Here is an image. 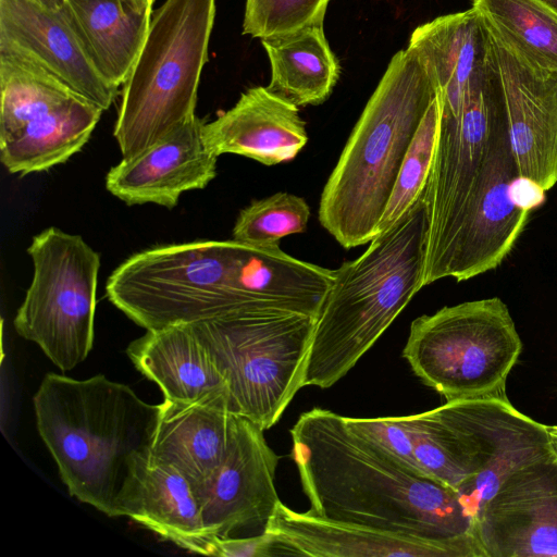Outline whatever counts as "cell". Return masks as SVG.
Segmentation results:
<instances>
[{"instance_id":"obj_27","label":"cell","mask_w":557,"mask_h":557,"mask_svg":"<svg viewBox=\"0 0 557 557\" xmlns=\"http://www.w3.org/2000/svg\"><path fill=\"white\" fill-rule=\"evenodd\" d=\"M483 25L529 63L557 72V13L541 0H472Z\"/></svg>"},{"instance_id":"obj_4","label":"cell","mask_w":557,"mask_h":557,"mask_svg":"<svg viewBox=\"0 0 557 557\" xmlns=\"http://www.w3.org/2000/svg\"><path fill=\"white\" fill-rule=\"evenodd\" d=\"M436 95L417 53L406 48L392 58L321 194L320 223L343 247L375 236L403 160Z\"/></svg>"},{"instance_id":"obj_28","label":"cell","mask_w":557,"mask_h":557,"mask_svg":"<svg viewBox=\"0 0 557 557\" xmlns=\"http://www.w3.org/2000/svg\"><path fill=\"white\" fill-rule=\"evenodd\" d=\"M399 419L410 435L420 471L459 493L470 481L472 469L451 430L432 410Z\"/></svg>"},{"instance_id":"obj_21","label":"cell","mask_w":557,"mask_h":557,"mask_svg":"<svg viewBox=\"0 0 557 557\" xmlns=\"http://www.w3.org/2000/svg\"><path fill=\"white\" fill-rule=\"evenodd\" d=\"M121 516L193 553L200 554L207 541L191 482L150 451L136 462L121 500Z\"/></svg>"},{"instance_id":"obj_17","label":"cell","mask_w":557,"mask_h":557,"mask_svg":"<svg viewBox=\"0 0 557 557\" xmlns=\"http://www.w3.org/2000/svg\"><path fill=\"white\" fill-rule=\"evenodd\" d=\"M196 115L166 138L132 159H122L106 177L107 189L128 206L174 208L180 196L205 188L216 175L219 156Z\"/></svg>"},{"instance_id":"obj_26","label":"cell","mask_w":557,"mask_h":557,"mask_svg":"<svg viewBox=\"0 0 557 557\" xmlns=\"http://www.w3.org/2000/svg\"><path fill=\"white\" fill-rule=\"evenodd\" d=\"M271 64L267 88L299 107L317 106L331 95L341 67L330 48L323 26L262 38Z\"/></svg>"},{"instance_id":"obj_33","label":"cell","mask_w":557,"mask_h":557,"mask_svg":"<svg viewBox=\"0 0 557 557\" xmlns=\"http://www.w3.org/2000/svg\"><path fill=\"white\" fill-rule=\"evenodd\" d=\"M200 554L222 557L277 556L275 542L270 533L237 537H210Z\"/></svg>"},{"instance_id":"obj_22","label":"cell","mask_w":557,"mask_h":557,"mask_svg":"<svg viewBox=\"0 0 557 557\" xmlns=\"http://www.w3.org/2000/svg\"><path fill=\"white\" fill-rule=\"evenodd\" d=\"M407 48L434 81L443 114L458 111L485 72L483 25L472 9L419 25Z\"/></svg>"},{"instance_id":"obj_7","label":"cell","mask_w":557,"mask_h":557,"mask_svg":"<svg viewBox=\"0 0 557 557\" xmlns=\"http://www.w3.org/2000/svg\"><path fill=\"white\" fill-rule=\"evenodd\" d=\"M315 317L260 308L191 323L222 371L230 409L272 428L304 387Z\"/></svg>"},{"instance_id":"obj_19","label":"cell","mask_w":557,"mask_h":557,"mask_svg":"<svg viewBox=\"0 0 557 557\" xmlns=\"http://www.w3.org/2000/svg\"><path fill=\"white\" fill-rule=\"evenodd\" d=\"M205 137L218 156L239 154L265 165L293 160L308 141L298 107L262 86L247 89L206 123Z\"/></svg>"},{"instance_id":"obj_24","label":"cell","mask_w":557,"mask_h":557,"mask_svg":"<svg viewBox=\"0 0 557 557\" xmlns=\"http://www.w3.org/2000/svg\"><path fill=\"white\" fill-rule=\"evenodd\" d=\"M126 354L135 368L160 387L164 399L189 403L228 391L215 359L191 323L147 330L128 345Z\"/></svg>"},{"instance_id":"obj_30","label":"cell","mask_w":557,"mask_h":557,"mask_svg":"<svg viewBox=\"0 0 557 557\" xmlns=\"http://www.w3.org/2000/svg\"><path fill=\"white\" fill-rule=\"evenodd\" d=\"M310 208L306 200L276 193L243 209L233 228V239L250 246H274L288 235L306 231Z\"/></svg>"},{"instance_id":"obj_2","label":"cell","mask_w":557,"mask_h":557,"mask_svg":"<svg viewBox=\"0 0 557 557\" xmlns=\"http://www.w3.org/2000/svg\"><path fill=\"white\" fill-rule=\"evenodd\" d=\"M33 401L37 430L69 493L120 517L136 462L151 449L160 405L103 374L75 380L48 373Z\"/></svg>"},{"instance_id":"obj_5","label":"cell","mask_w":557,"mask_h":557,"mask_svg":"<svg viewBox=\"0 0 557 557\" xmlns=\"http://www.w3.org/2000/svg\"><path fill=\"white\" fill-rule=\"evenodd\" d=\"M240 258L242 244L234 239L152 247L131 256L111 273L107 297L146 330L260 308L292 310L243 288Z\"/></svg>"},{"instance_id":"obj_6","label":"cell","mask_w":557,"mask_h":557,"mask_svg":"<svg viewBox=\"0 0 557 557\" xmlns=\"http://www.w3.org/2000/svg\"><path fill=\"white\" fill-rule=\"evenodd\" d=\"M215 11V0H165L151 17L123 84L114 126L123 159L135 158L196 115Z\"/></svg>"},{"instance_id":"obj_18","label":"cell","mask_w":557,"mask_h":557,"mask_svg":"<svg viewBox=\"0 0 557 557\" xmlns=\"http://www.w3.org/2000/svg\"><path fill=\"white\" fill-rule=\"evenodd\" d=\"M265 532L277 555L312 557H460L450 546L419 536L298 512L282 502Z\"/></svg>"},{"instance_id":"obj_1","label":"cell","mask_w":557,"mask_h":557,"mask_svg":"<svg viewBox=\"0 0 557 557\" xmlns=\"http://www.w3.org/2000/svg\"><path fill=\"white\" fill-rule=\"evenodd\" d=\"M293 456L310 513L485 557L476 523L458 493L350 430L344 417L313 408L290 429Z\"/></svg>"},{"instance_id":"obj_25","label":"cell","mask_w":557,"mask_h":557,"mask_svg":"<svg viewBox=\"0 0 557 557\" xmlns=\"http://www.w3.org/2000/svg\"><path fill=\"white\" fill-rule=\"evenodd\" d=\"M63 9L99 74L119 88L146 41L151 10L122 0H65Z\"/></svg>"},{"instance_id":"obj_3","label":"cell","mask_w":557,"mask_h":557,"mask_svg":"<svg viewBox=\"0 0 557 557\" xmlns=\"http://www.w3.org/2000/svg\"><path fill=\"white\" fill-rule=\"evenodd\" d=\"M426 240L421 197L393 226L376 234L361 256L334 270L315 317L304 386L337 383L424 286Z\"/></svg>"},{"instance_id":"obj_39","label":"cell","mask_w":557,"mask_h":557,"mask_svg":"<svg viewBox=\"0 0 557 557\" xmlns=\"http://www.w3.org/2000/svg\"><path fill=\"white\" fill-rule=\"evenodd\" d=\"M548 428V432L552 436H556L557 437V425H547Z\"/></svg>"},{"instance_id":"obj_8","label":"cell","mask_w":557,"mask_h":557,"mask_svg":"<svg viewBox=\"0 0 557 557\" xmlns=\"http://www.w3.org/2000/svg\"><path fill=\"white\" fill-rule=\"evenodd\" d=\"M522 342L498 297L444 307L412 321L403 350L414 374L446 401L507 397Z\"/></svg>"},{"instance_id":"obj_29","label":"cell","mask_w":557,"mask_h":557,"mask_svg":"<svg viewBox=\"0 0 557 557\" xmlns=\"http://www.w3.org/2000/svg\"><path fill=\"white\" fill-rule=\"evenodd\" d=\"M440 117L441 101L436 95L403 160L376 234L393 226L422 197L433 163Z\"/></svg>"},{"instance_id":"obj_16","label":"cell","mask_w":557,"mask_h":557,"mask_svg":"<svg viewBox=\"0 0 557 557\" xmlns=\"http://www.w3.org/2000/svg\"><path fill=\"white\" fill-rule=\"evenodd\" d=\"M0 51L28 58L103 111L119 94L97 71L63 8L0 0Z\"/></svg>"},{"instance_id":"obj_14","label":"cell","mask_w":557,"mask_h":557,"mask_svg":"<svg viewBox=\"0 0 557 557\" xmlns=\"http://www.w3.org/2000/svg\"><path fill=\"white\" fill-rule=\"evenodd\" d=\"M257 424L234 414L230 445L215 473L194 488L207 540L264 533L281 503L275 487L280 456Z\"/></svg>"},{"instance_id":"obj_9","label":"cell","mask_w":557,"mask_h":557,"mask_svg":"<svg viewBox=\"0 0 557 557\" xmlns=\"http://www.w3.org/2000/svg\"><path fill=\"white\" fill-rule=\"evenodd\" d=\"M27 253L33 280L14 329L60 370H72L94 344L100 256L82 236L53 226L33 238Z\"/></svg>"},{"instance_id":"obj_12","label":"cell","mask_w":557,"mask_h":557,"mask_svg":"<svg viewBox=\"0 0 557 557\" xmlns=\"http://www.w3.org/2000/svg\"><path fill=\"white\" fill-rule=\"evenodd\" d=\"M483 30L485 69L502 101L518 174L547 191L557 183V72L529 63Z\"/></svg>"},{"instance_id":"obj_38","label":"cell","mask_w":557,"mask_h":557,"mask_svg":"<svg viewBox=\"0 0 557 557\" xmlns=\"http://www.w3.org/2000/svg\"><path fill=\"white\" fill-rule=\"evenodd\" d=\"M550 437H552V449H553L555 458L557 459V437L552 436V435H550Z\"/></svg>"},{"instance_id":"obj_23","label":"cell","mask_w":557,"mask_h":557,"mask_svg":"<svg viewBox=\"0 0 557 557\" xmlns=\"http://www.w3.org/2000/svg\"><path fill=\"white\" fill-rule=\"evenodd\" d=\"M102 112L76 92L50 100L0 140V160L10 173L21 176L64 163L89 140Z\"/></svg>"},{"instance_id":"obj_15","label":"cell","mask_w":557,"mask_h":557,"mask_svg":"<svg viewBox=\"0 0 557 557\" xmlns=\"http://www.w3.org/2000/svg\"><path fill=\"white\" fill-rule=\"evenodd\" d=\"M476 533L485 557H557V459L511 474L483 505Z\"/></svg>"},{"instance_id":"obj_35","label":"cell","mask_w":557,"mask_h":557,"mask_svg":"<svg viewBox=\"0 0 557 557\" xmlns=\"http://www.w3.org/2000/svg\"><path fill=\"white\" fill-rule=\"evenodd\" d=\"M129 7L139 10V11H147L152 9V3L154 0H122Z\"/></svg>"},{"instance_id":"obj_31","label":"cell","mask_w":557,"mask_h":557,"mask_svg":"<svg viewBox=\"0 0 557 557\" xmlns=\"http://www.w3.org/2000/svg\"><path fill=\"white\" fill-rule=\"evenodd\" d=\"M331 0H246L243 33L255 38L323 26Z\"/></svg>"},{"instance_id":"obj_37","label":"cell","mask_w":557,"mask_h":557,"mask_svg":"<svg viewBox=\"0 0 557 557\" xmlns=\"http://www.w3.org/2000/svg\"><path fill=\"white\" fill-rule=\"evenodd\" d=\"M546 5H548L553 11L557 13V0H541Z\"/></svg>"},{"instance_id":"obj_11","label":"cell","mask_w":557,"mask_h":557,"mask_svg":"<svg viewBox=\"0 0 557 557\" xmlns=\"http://www.w3.org/2000/svg\"><path fill=\"white\" fill-rule=\"evenodd\" d=\"M431 410L469 459L472 476L458 495L474 520L511 474L554 455L547 425L520 412L507 397L455 399Z\"/></svg>"},{"instance_id":"obj_13","label":"cell","mask_w":557,"mask_h":557,"mask_svg":"<svg viewBox=\"0 0 557 557\" xmlns=\"http://www.w3.org/2000/svg\"><path fill=\"white\" fill-rule=\"evenodd\" d=\"M517 175L506 132L492 151L449 242L424 273V286L445 277L466 281L496 269L504 261L530 216V212L517 206L511 194Z\"/></svg>"},{"instance_id":"obj_20","label":"cell","mask_w":557,"mask_h":557,"mask_svg":"<svg viewBox=\"0 0 557 557\" xmlns=\"http://www.w3.org/2000/svg\"><path fill=\"white\" fill-rule=\"evenodd\" d=\"M234 413L228 391L194 401L164 399L150 453L182 472L194 488L207 482L223 462L230 445Z\"/></svg>"},{"instance_id":"obj_10","label":"cell","mask_w":557,"mask_h":557,"mask_svg":"<svg viewBox=\"0 0 557 557\" xmlns=\"http://www.w3.org/2000/svg\"><path fill=\"white\" fill-rule=\"evenodd\" d=\"M506 132L502 101L485 69L461 108L441 113L433 163L422 196L428 215L424 273L449 242L492 151Z\"/></svg>"},{"instance_id":"obj_32","label":"cell","mask_w":557,"mask_h":557,"mask_svg":"<svg viewBox=\"0 0 557 557\" xmlns=\"http://www.w3.org/2000/svg\"><path fill=\"white\" fill-rule=\"evenodd\" d=\"M344 422L354 432L373 442L406 466L422 473L414 459L410 435L399 417H344Z\"/></svg>"},{"instance_id":"obj_34","label":"cell","mask_w":557,"mask_h":557,"mask_svg":"<svg viewBox=\"0 0 557 557\" xmlns=\"http://www.w3.org/2000/svg\"><path fill=\"white\" fill-rule=\"evenodd\" d=\"M546 190L535 181L517 175L511 183V194L519 208L531 212L543 205Z\"/></svg>"},{"instance_id":"obj_36","label":"cell","mask_w":557,"mask_h":557,"mask_svg":"<svg viewBox=\"0 0 557 557\" xmlns=\"http://www.w3.org/2000/svg\"><path fill=\"white\" fill-rule=\"evenodd\" d=\"M41 5L50 10H60L63 8L65 0H36Z\"/></svg>"}]
</instances>
